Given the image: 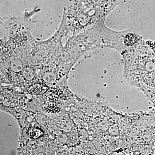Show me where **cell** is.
<instances>
[{"label":"cell","instance_id":"obj_1","mask_svg":"<svg viewBox=\"0 0 155 155\" xmlns=\"http://www.w3.org/2000/svg\"><path fill=\"white\" fill-rule=\"evenodd\" d=\"M48 87L42 84H35L31 85L28 90V92L34 95L43 94L48 90Z\"/></svg>","mask_w":155,"mask_h":155},{"label":"cell","instance_id":"obj_2","mask_svg":"<svg viewBox=\"0 0 155 155\" xmlns=\"http://www.w3.org/2000/svg\"><path fill=\"white\" fill-rule=\"evenodd\" d=\"M27 134L31 138L36 139L40 137L43 134V131L41 129L31 127L28 129Z\"/></svg>","mask_w":155,"mask_h":155}]
</instances>
